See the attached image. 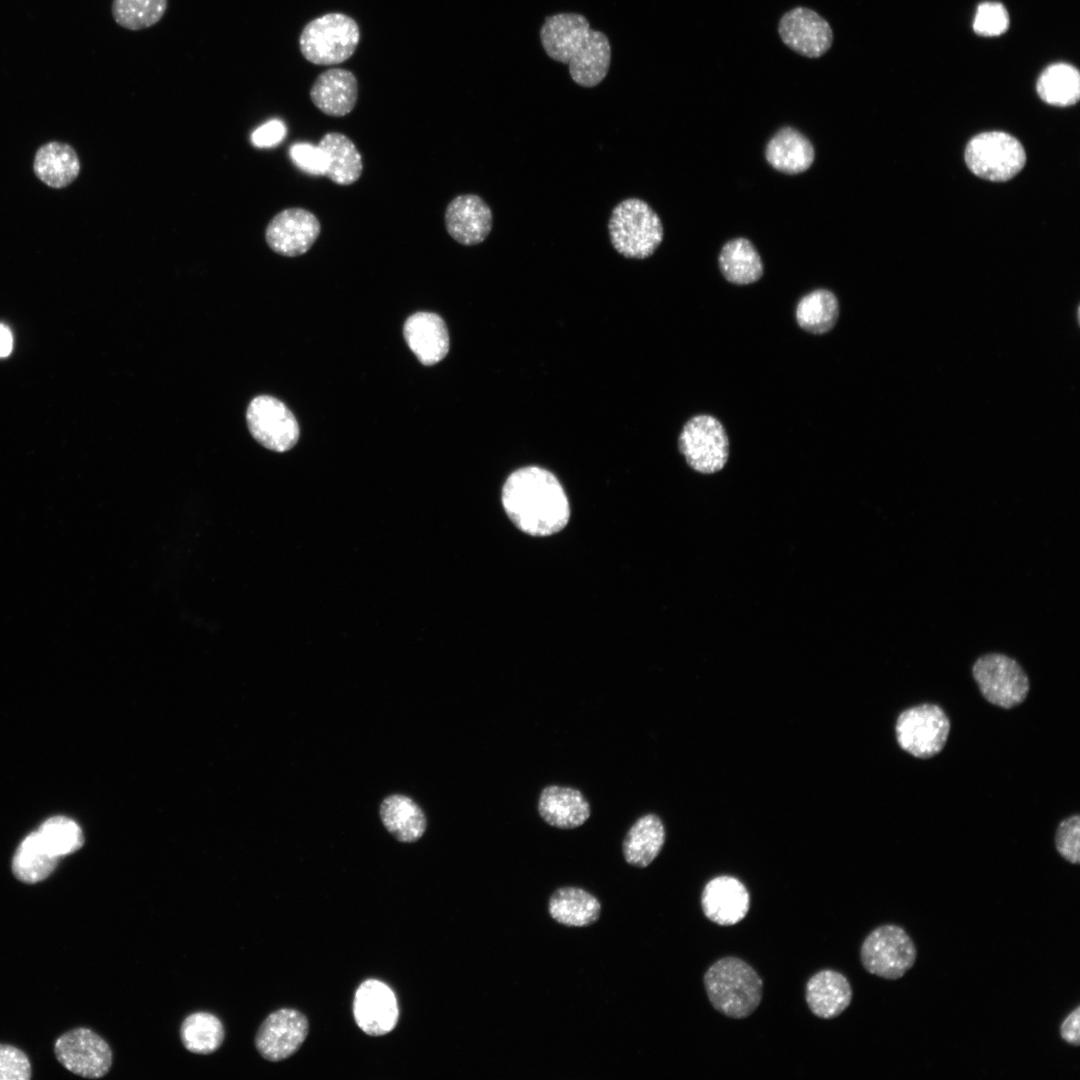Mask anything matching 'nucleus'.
<instances>
[{"mask_svg": "<svg viewBox=\"0 0 1080 1080\" xmlns=\"http://www.w3.org/2000/svg\"><path fill=\"white\" fill-rule=\"evenodd\" d=\"M965 161L976 176L994 182L1008 181L1026 163L1021 143L1005 132L990 131L974 136L965 149Z\"/></svg>", "mask_w": 1080, "mask_h": 1080, "instance_id": "nucleus-6", "label": "nucleus"}, {"mask_svg": "<svg viewBox=\"0 0 1080 1080\" xmlns=\"http://www.w3.org/2000/svg\"><path fill=\"white\" fill-rule=\"evenodd\" d=\"M778 34L788 48L808 58L823 56L833 43L830 24L807 7L787 11L779 20Z\"/></svg>", "mask_w": 1080, "mask_h": 1080, "instance_id": "nucleus-13", "label": "nucleus"}, {"mask_svg": "<svg viewBox=\"0 0 1080 1080\" xmlns=\"http://www.w3.org/2000/svg\"><path fill=\"white\" fill-rule=\"evenodd\" d=\"M380 817L385 828L401 842H414L426 829L422 809L409 797L393 794L380 805Z\"/></svg>", "mask_w": 1080, "mask_h": 1080, "instance_id": "nucleus-29", "label": "nucleus"}, {"mask_svg": "<svg viewBox=\"0 0 1080 1080\" xmlns=\"http://www.w3.org/2000/svg\"><path fill=\"white\" fill-rule=\"evenodd\" d=\"M704 986L711 1005L721 1014L743 1019L751 1015L762 999V980L745 961L725 957L716 961L704 975Z\"/></svg>", "mask_w": 1080, "mask_h": 1080, "instance_id": "nucleus-2", "label": "nucleus"}, {"mask_svg": "<svg viewBox=\"0 0 1080 1080\" xmlns=\"http://www.w3.org/2000/svg\"><path fill=\"white\" fill-rule=\"evenodd\" d=\"M548 910L551 917L560 924L584 927L598 920L601 904L595 896L584 889L563 887L552 894Z\"/></svg>", "mask_w": 1080, "mask_h": 1080, "instance_id": "nucleus-28", "label": "nucleus"}, {"mask_svg": "<svg viewBox=\"0 0 1080 1080\" xmlns=\"http://www.w3.org/2000/svg\"><path fill=\"white\" fill-rule=\"evenodd\" d=\"M719 267L731 283L746 285L763 275V263L754 245L745 238L728 241L719 255Z\"/></svg>", "mask_w": 1080, "mask_h": 1080, "instance_id": "nucleus-31", "label": "nucleus"}, {"mask_svg": "<svg viewBox=\"0 0 1080 1080\" xmlns=\"http://www.w3.org/2000/svg\"><path fill=\"white\" fill-rule=\"evenodd\" d=\"M951 729L948 715L942 707L923 703L903 710L896 719L898 745L908 754L928 759L939 754L946 745Z\"/></svg>", "mask_w": 1080, "mask_h": 1080, "instance_id": "nucleus-5", "label": "nucleus"}, {"mask_svg": "<svg viewBox=\"0 0 1080 1080\" xmlns=\"http://www.w3.org/2000/svg\"><path fill=\"white\" fill-rule=\"evenodd\" d=\"M360 41L357 22L343 13H328L308 22L299 36L303 57L315 65H335L349 59Z\"/></svg>", "mask_w": 1080, "mask_h": 1080, "instance_id": "nucleus-4", "label": "nucleus"}, {"mask_svg": "<svg viewBox=\"0 0 1080 1080\" xmlns=\"http://www.w3.org/2000/svg\"><path fill=\"white\" fill-rule=\"evenodd\" d=\"M492 225V211L478 195H459L446 208V230L462 245L472 246L483 242L491 232Z\"/></svg>", "mask_w": 1080, "mask_h": 1080, "instance_id": "nucleus-16", "label": "nucleus"}, {"mask_svg": "<svg viewBox=\"0 0 1080 1080\" xmlns=\"http://www.w3.org/2000/svg\"><path fill=\"white\" fill-rule=\"evenodd\" d=\"M1009 14L998 2H983L977 7L973 20L975 33L984 37L999 36L1009 28Z\"/></svg>", "mask_w": 1080, "mask_h": 1080, "instance_id": "nucleus-37", "label": "nucleus"}, {"mask_svg": "<svg viewBox=\"0 0 1080 1080\" xmlns=\"http://www.w3.org/2000/svg\"><path fill=\"white\" fill-rule=\"evenodd\" d=\"M508 517L523 532L548 536L562 530L570 517L566 493L554 474L527 466L512 472L502 489Z\"/></svg>", "mask_w": 1080, "mask_h": 1080, "instance_id": "nucleus-1", "label": "nucleus"}, {"mask_svg": "<svg viewBox=\"0 0 1080 1080\" xmlns=\"http://www.w3.org/2000/svg\"><path fill=\"white\" fill-rule=\"evenodd\" d=\"M610 60L607 36L591 29L583 46L568 63L570 76L580 86L594 87L606 77Z\"/></svg>", "mask_w": 1080, "mask_h": 1080, "instance_id": "nucleus-25", "label": "nucleus"}, {"mask_svg": "<svg viewBox=\"0 0 1080 1080\" xmlns=\"http://www.w3.org/2000/svg\"><path fill=\"white\" fill-rule=\"evenodd\" d=\"M852 988L841 973L822 970L806 984L805 998L811 1012L822 1019H831L844 1012L852 1000Z\"/></svg>", "mask_w": 1080, "mask_h": 1080, "instance_id": "nucleus-22", "label": "nucleus"}, {"mask_svg": "<svg viewBox=\"0 0 1080 1080\" xmlns=\"http://www.w3.org/2000/svg\"><path fill=\"white\" fill-rule=\"evenodd\" d=\"M313 104L324 114L342 117L349 114L358 98V82L346 69L332 68L318 75L310 89Z\"/></svg>", "mask_w": 1080, "mask_h": 1080, "instance_id": "nucleus-19", "label": "nucleus"}, {"mask_svg": "<svg viewBox=\"0 0 1080 1080\" xmlns=\"http://www.w3.org/2000/svg\"><path fill=\"white\" fill-rule=\"evenodd\" d=\"M665 842L662 820L655 814L640 817L623 840L626 862L639 868L647 867L660 853Z\"/></svg>", "mask_w": 1080, "mask_h": 1080, "instance_id": "nucleus-27", "label": "nucleus"}, {"mask_svg": "<svg viewBox=\"0 0 1080 1080\" xmlns=\"http://www.w3.org/2000/svg\"><path fill=\"white\" fill-rule=\"evenodd\" d=\"M59 858L51 855L41 842L37 830L30 832L17 846L11 862L12 873L25 884L47 879L56 869Z\"/></svg>", "mask_w": 1080, "mask_h": 1080, "instance_id": "nucleus-30", "label": "nucleus"}, {"mask_svg": "<svg viewBox=\"0 0 1080 1080\" xmlns=\"http://www.w3.org/2000/svg\"><path fill=\"white\" fill-rule=\"evenodd\" d=\"M1080 817L1078 814L1063 819L1055 833V846L1062 858L1072 864L1080 862Z\"/></svg>", "mask_w": 1080, "mask_h": 1080, "instance_id": "nucleus-38", "label": "nucleus"}, {"mask_svg": "<svg viewBox=\"0 0 1080 1080\" xmlns=\"http://www.w3.org/2000/svg\"><path fill=\"white\" fill-rule=\"evenodd\" d=\"M839 302L827 289H816L803 296L795 309L798 325L811 334H824L838 321Z\"/></svg>", "mask_w": 1080, "mask_h": 1080, "instance_id": "nucleus-32", "label": "nucleus"}, {"mask_svg": "<svg viewBox=\"0 0 1080 1080\" xmlns=\"http://www.w3.org/2000/svg\"><path fill=\"white\" fill-rule=\"evenodd\" d=\"M168 7V0H113L115 22L128 30H142L158 23Z\"/></svg>", "mask_w": 1080, "mask_h": 1080, "instance_id": "nucleus-36", "label": "nucleus"}, {"mask_svg": "<svg viewBox=\"0 0 1080 1080\" xmlns=\"http://www.w3.org/2000/svg\"><path fill=\"white\" fill-rule=\"evenodd\" d=\"M590 30V24L583 15L560 13L545 19L540 39L550 58L568 64L585 43Z\"/></svg>", "mask_w": 1080, "mask_h": 1080, "instance_id": "nucleus-18", "label": "nucleus"}, {"mask_svg": "<svg viewBox=\"0 0 1080 1080\" xmlns=\"http://www.w3.org/2000/svg\"><path fill=\"white\" fill-rule=\"evenodd\" d=\"M54 1053L63 1067L84 1078L104 1077L112 1065L109 1044L88 1028H75L59 1036Z\"/></svg>", "mask_w": 1080, "mask_h": 1080, "instance_id": "nucleus-10", "label": "nucleus"}, {"mask_svg": "<svg viewBox=\"0 0 1080 1080\" xmlns=\"http://www.w3.org/2000/svg\"><path fill=\"white\" fill-rule=\"evenodd\" d=\"M613 248L626 258L645 259L663 240V225L658 214L644 200L628 198L617 204L608 222Z\"/></svg>", "mask_w": 1080, "mask_h": 1080, "instance_id": "nucleus-3", "label": "nucleus"}, {"mask_svg": "<svg viewBox=\"0 0 1080 1080\" xmlns=\"http://www.w3.org/2000/svg\"><path fill=\"white\" fill-rule=\"evenodd\" d=\"M679 450L687 464L701 474L721 471L729 457V439L722 423L709 414L690 418L679 436Z\"/></svg>", "mask_w": 1080, "mask_h": 1080, "instance_id": "nucleus-9", "label": "nucleus"}, {"mask_svg": "<svg viewBox=\"0 0 1080 1080\" xmlns=\"http://www.w3.org/2000/svg\"><path fill=\"white\" fill-rule=\"evenodd\" d=\"M37 833L48 852L59 859L80 850L85 841L78 823L63 815L47 818Z\"/></svg>", "mask_w": 1080, "mask_h": 1080, "instance_id": "nucleus-35", "label": "nucleus"}, {"mask_svg": "<svg viewBox=\"0 0 1080 1080\" xmlns=\"http://www.w3.org/2000/svg\"><path fill=\"white\" fill-rule=\"evenodd\" d=\"M1080 1007L1073 1010L1060 1026L1061 1038L1070 1045L1078 1047L1080 1044L1079 1031Z\"/></svg>", "mask_w": 1080, "mask_h": 1080, "instance_id": "nucleus-42", "label": "nucleus"}, {"mask_svg": "<svg viewBox=\"0 0 1080 1080\" xmlns=\"http://www.w3.org/2000/svg\"><path fill=\"white\" fill-rule=\"evenodd\" d=\"M180 1037L188 1051L208 1055L222 1045L225 1031L217 1016L208 1012H196L187 1016L182 1022Z\"/></svg>", "mask_w": 1080, "mask_h": 1080, "instance_id": "nucleus-34", "label": "nucleus"}, {"mask_svg": "<svg viewBox=\"0 0 1080 1080\" xmlns=\"http://www.w3.org/2000/svg\"><path fill=\"white\" fill-rule=\"evenodd\" d=\"M287 129L283 121L272 119L257 127L251 134V142L258 148H270L278 145L286 136Z\"/></svg>", "mask_w": 1080, "mask_h": 1080, "instance_id": "nucleus-41", "label": "nucleus"}, {"mask_svg": "<svg viewBox=\"0 0 1080 1080\" xmlns=\"http://www.w3.org/2000/svg\"><path fill=\"white\" fill-rule=\"evenodd\" d=\"M765 156L776 170L798 174L811 166L815 152L806 136L794 128L784 127L768 142Z\"/></svg>", "mask_w": 1080, "mask_h": 1080, "instance_id": "nucleus-23", "label": "nucleus"}, {"mask_svg": "<svg viewBox=\"0 0 1080 1080\" xmlns=\"http://www.w3.org/2000/svg\"><path fill=\"white\" fill-rule=\"evenodd\" d=\"M309 1030L306 1016L295 1009L271 1013L260 1025L255 1046L266 1060L279 1062L292 1056L304 1043Z\"/></svg>", "mask_w": 1080, "mask_h": 1080, "instance_id": "nucleus-12", "label": "nucleus"}, {"mask_svg": "<svg viewBox=\"0 0 1080 1080\" xmlns=\"http://www.w3.org/2000/svg\"><path fill=\"white\" fill-rule=\"evenodd\" d=\"M13 347V337L10 329L3 323H0V358L7 357Z\"/></svg>", "mask_w": 1080, "mask_h": 1080, "instance_id": "nucleus-43", "label": "nucleus"}, {"mask_svg": "<svg viewBox=\"0 0 1080 1080\" xmlns=\"http://www.w3.org/2000/svg\"><path fill=\"white\" fill-rule=\"evenodd\" d=\"M321 225L310 211L287 208L276 214L268 223L265 239L274 252L286 257L306 253L320 235Z\"/></svg>", "mask_w": 1080, "mask_h": 1080, "instance_id": "nucleus-14", "label": "nucleus"}, {"mask_svg": "<svg viewBox=\"0 0 1080 1080\" xmlns=\"http://www.w3.org/2000/svg\"><path fill=\"white\" fill-rule=\"evenodd\" d=\"M972 675L982 696L992 705L1014 708L1025 701L1030 690L1029 678L1020 664L1000 653L979 657Z\"/></svg>", "mask_w": 1080, "mask_h": 1080, "instance_id": "nucleus-8", "label": "nucleus"}, {"mask_svg": "<svg viewBox=\"0 0 1080 1080\" xmlns=\"http://www.w3.org/2000/svg\"><path fill=\"white\" fill-rule=\"evenodd\" d=\"M31 1077L28 1056L13 1045L0 1043V1080H29Z\"/></svg>", "mask_w": 1080, "mask_h": 1080, "instance_id": "nucleus-39", "label": "nucleus"}, {"mask_svg": "<svg viewBox=\"0 0 1080 1080\" xmlns=\"http://www.w3.org/2000/svg\"><path fill=\"white\" fill-rule=\"evenodd\" d=\"M353 1013L358 1027L370 1036L388 1034L399 1018L395 994L389 986L375 979L366 980L357 988Z\"/></svg>", "mask_w": 1080, "mask_h": 1080, "instance_id": "nucleus-15", "label": "nucleus"}, {"mask_svg": "<svg viewBox=\"0 0 1080 1080\" xmlns=\"http://www.w3.org/2000/svg\"><path fill=\"white\" fill-rule=\"evenodd\" d=\"M701 906L705 916L721 926H731L745 918L750 896L744 884L731 876H718L704 887Z\"/></svg>", "mask_w": 1080, "mask_h": 1080, "instance_id": "nucleus-17", "label": "nucleus"}, {"mask_svg": "<svg viewBox=\"0 0 1080 1080\" xmlns=\"http://www.w3.org/2000/svg\"><path fill=\"white\" fill-rule=\"evenodd\" d=\"M917 950L909 934L900 926L885 924L863 941L860 959L864 969L880 978L897 980L916 962Z\"/></svg>", "mask_w": 1080, "mask_h": 1080, "instance_id": "nucleus-7", "label": "nucleus"}, {"mask_svg": "<svg viewBox=\"0 0 1080 1080\" xmlns=\"http://www.w3.org/2000/svg\"><path fill=\"white\" fill-rule=\"evenodd\" d=\"M246 419L252 436L269 450L285 452L298 441L299 426L294 415L274 397L254 398L247 408Z\"/></svg>", "mask_w": 1080, "mask_h": 1080, "instance_id": "nucleus-11", "label": "nucleus"}, {"mask_svg": "<svg viewBox=\"0 0 1080 1080\" xmlns=\"http://www.w3.org/2000/svg\"><path fill=\"white\" fill-rule=\"evenodd\" d=\"M33 169L43 183L59 189L68 186L77 178L80 161L69 144L52 141L37 150Z\"/></svg>", "mask_w": 1080, "mask_h": 1080, "instance_id": "nucleus-24", "label": "nucleus"}, {"mask_svg": "<svg viewBox=\"0 0 1080 1080\" xmlns=\"http://www.w3.org/2000/svg\"><path fill=\"white\" fill-rule=\"evenodd\" d=\"M289 156L293 163L310 175H324L326 160L323 151L318 145L299 142L289 148Z\"/></svg>", "mask_w": 1080, "mask_h": 1080, "instance_id": "nucleus-40", "label": "nucleus"}, {"mask_svg": "<svg viewBox=\"0 0 1080 1080\" xmlns=\"http://www.w3.org/2000/svg\"><path fill=\"white\" fill-rule=\"evenodd\" d=\"M1039 97L1054 106H1070L1079 100L1080 75L1078 70L1067 63H1055L1048 66L1036 83Z\"/></svg>", "mask_w": 1080, "mask_h": 1080, "instance_id": "nucleus-33", "label": "nucleus"}, {"mask_svg": "<svg viewBox=\"0 0 1080 1080\" xmlns=\"http://www.w3.org/2000/svg\"><path fill=\"white\" fill-rule=\"evenodd\" d=\"M404 337L419 361L427 366L442 360L449 350V336L442 318L431 312H417L404 324Z\"/></svg>", "mask_w": 1080, "mask_h": 1080, "instance_id": "nucleus-20", "label": "nucleus"}, {"mask_svg": "<svg viewBox=\"0 0 1080 1080\" xmlns=\"http://www.w3.org/2000/svg\"><path fill=\"white\" fill-rule=\"evenodd\" d=\"M538 812L553 827L573 829L584 824L591 811L589 802L579 790L550 785L540 793Z\"/></svg>", "mask_w": 1080, "mask_h": 1080, "instance_id": "nucleus-21", "label": "nucleus"}, {"mask_svg": "<svg viewBox=\"0 0 1080 1080\" xmlns=\"http://www.w3.org/2000/svg\"><path fill=\"white\" fill-rule=\"evenodd\" d=\"M318 146L324 153V175L339 185H350L362 174V158L355 144L344 134L330 132L323 136Z\"/></svg>", "mask_w": 1080, "mask_h": 1080, "instance_id": "nucleus-26", "label": "nucleus"}]
</instances>
